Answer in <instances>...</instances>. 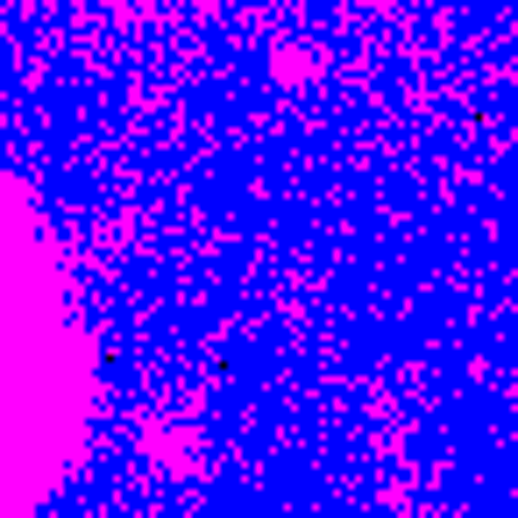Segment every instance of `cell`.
<instances>
[{
    "mask_svg": "<svg viewBox=\"0 0 518 518\" xmlns=\"http://www.w3.org/2000/svg\"><path fill=\"white\" fill-rule=\"evenodd\" d=\"M270 71H277L284 86H313V57H306V50H277V57H270Z\"/></svg>",
    "mask_w": 518,
    "mask_h": 518,
    "instance_id": "cell-1",
    "label": "cell"
}]
</instances>
